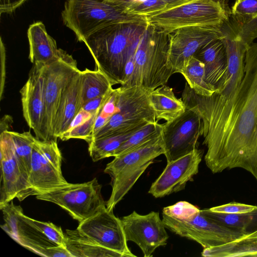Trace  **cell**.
Masks as SVG:
<instances>
[{"mask_svg": "<svg viewBox=\"0 0 257 257\" xmlns=\"http://www.w3.org/2000/svg\"><path fill=\"white\" fill-rule=\"evenodd\" d=\"M117 111L91 139L137 131L157 121L150 99L151 91L140 86L118 88Z\"/></svg>", "mask_w": 257, "mask_h": 257, "instance_id": "obj_8", "label": "cell"}, {"mask_svg": "<svg viewBox=\"0 0 257 257\" xmlns=\"http://www.w3.org/2000/svg\"><path fill=\"white\" fill-rule=\"evenodd\" d=\"M256 205L232 202L209 208L212 212L226 214H238L252 211Z\"/></svg>", "mask_w": 257, "mask_h": 257, "instance_id": "obj_39", "label": "cell"}, {"mask_svg": "<svg viewBox=\"0 0 257 257\" xmlns=\"http://www.w3.org/2000/svg\"><path fill=\"white\" fill-rule=\"evenodd\" d=\"M181 74L196 93L209 96L215 92V89L206 81L204 64L194 56L190 59Z\"/></svg>", "mask_w": 257, "mask_h": 257, "instance_id": "obj_30", "label": "cell"}, {"mask_svg": "<svg viewBox=\"0 0 257 257\" xmlns=\"http://www.w3.org/2000/svg\"><path fill=\"white\" fill-rule=\"evenodd\" d=\"M93 114L90 112L81 108L80 111L75 116L71 123H70L67 131L70 130L79 125L83 123L87 120H88Z\"/></svg>", "mask_w": 257, "mask_h": 257, "instance_id": "obj_42", "label": "cell"}, {"mask_svg": "<svg viewBox=\"0 0 257 257\" xmlns=\"http://www.w3.org/2000/svg\"><path fill=\"white\" fill-rule=\"evenodd\" d=\"M27 34L32 63L46 64L59 57L61 49L57 48L55 40L47 33L42 22L31 24Z\"/></svg>", "mask_w": 257, "mask_h": 257, "instance_id": "obj_22", "label": "cell"}, {"mask_svg": "<svg viewBox=\"0 0 257 257\" xmlns=\"http://www.w3.org/2000/svg\"><path fill=\"white\" fill-rule=\"evenodd\" d=\"M148 25L146 18L114 23L98 30L84 41L97 69L112 85H121L126 63L135 53Z\"/></svg>", "mask_w": 257, "mask_h": 257, "instance_id": "obj_2", "label": "cell"}, {"mask_svg": "<svg viewBox=\"0 0 257 257\" xmlns=\"http://www.w3.org/2000/svg\"><path fill=\"white\" fill-rule=\"evenodd\" d=\"M162 124L157 122L149 123L134 133L116 151L118 156L161 135Z\"/></svg>", "mask_w": 257, "mask_h": 257, "instance_id": "obj_31", "label": "cell"}, {"mask_svg": "<svg viewBox=\"0 0 257 257\" xmlns=\"http://www.w3.org/2000/svg\"><path fill=\"white\" fill-rule=\"evenodd\" d=\"M45 64H34L28 79L20 90L23 115L36 138L43 140L45 114Z\"/></svg>", "mask_w": 257, "mask_h": 257, "instance_id": "obj_18", "label": "cell"}, {"mask_svg": "<svg viewBox=\"0 0 257 257\" xmlns=\"http://www.w3.org/2000/svg\"><path fill=\"white\" fill-rule=\"evenodd\" d=\"M161 124L164 155L167 163L197 148L198 140L202 136V123L200 116L192 109L186 107L182 114Z\"/></svg>", "mask_w": 257, "mask_h": 257, "instance_id": "obj_12", "label": "cell"}, {"mask_svg": "<svg viewBox=\"0 0 257 257\" xmlns=\"http://www.w3.org/2000/svg\"><path fill=\"white\" fill-rule=\"evenodd\" d=\"M61 15L64 25L82 42L108 25L146 19L126 14L116 6L102 0H66Z\"/></svg>", "mask_w": 257, "mask_h": 257, "instance_id": "obj_6", "label": "cell"}, {"mask_svg": "<svg viewBox=\"0 0 257 257\" xmlns=\"http://www.w3.org/2000/svg\"><path fill=\"white\" fill-rule=\"evenodd\" d=\"M206 217L244 234L257 230V205L251 211L238 214H226L212 212L210 209L201 210Z\"/></svg>", "mask_w": 257, "mask_h": 257, "instance_id": "obj_27", "label": "cell"}, {"mask_svg": "<svg viewBox=\"0 0 257 257\" xmlns=\"http://www.w3.org/2000/svg\"><path fill=\"white\" fill-rule=\"evenodd\" d=\"M81 84L82 106L92 99L105 95L112 89L108 77L99 69L81 71Z\"/></svg>", "mask_w": 257, "mask_h": 257, "instance_id": "obj_26", "label": "cell"}, {"mask_svg": "<svg viewBox=\"0 0 257 257\" xmlns=\"http://www.w3.org/2000/svg\"><path fill=\"white\" fill-rule=\"evenodd\" d=\"M137 131L91 140L88 143V151L92 161L97 162L106 158L114 157L117 150Z\"/></svg>", "mask_w": 257, "mask_h": 257, "instance_id": "obj_29", "label": "cell"}, {"mask_svg": "<svg viewBox=\"0 0 257 257\" xmlns=\"http://www.w3.org/2000/svg\"><path fill=\"white\" fill-rule=\"evenodd\" d=\"M162 215L166 228L198 242L203 249L226 244L244 235L206 217L198 207L185 201L164 207Z\"/></svg>", "mask_w": 257, "mask_h": 257, "instance_id": "obj_3", "label": "cell"}, {"mask_svg": "<svg viewBox=\"0 0 257 257\" xmlns=\"http://www.w3.org/2000/svg\"><path fill=\"white\" fill-rule=\"evenodd\" d=\"M77 229L99 245L118 252L124 257H136L127 246L121 219L106 206L80 222Z\"/></svg>", "mask_w": 257, "mask_h": 257, "instance_id": "obj_14", "label": "cell"}, {"mask_svg": "<svg viewBox=\"0 0 257 257\" xmlns=\"http://www.w3.org/2000/svg\"><path fill=\"white\" fill-rule=\"evenodd\" d=\"M36 143L44 157L58 171H61L62 156L58 148L57 140H39Z\"/></svg>", "mask_w": 257, "mask_h": 257, "instance_id": "obj_38", "label": "cell"}, {"mask_svg": "<svg viewBox=\"0 0 257 257\" xmlns=\"http://www.w3.org/2000/svg\"><path fill=\"white\" fill-rule=\"evenodd\" d=\"M78 70L76 61L62 49L57 59L45 64V114L42 141L54 139V122L61 97Z\"/></svg>", "mask_w": 257, "mask_h": 257, "instance_id": "obj_10", "label": "cell"}, {"mask_svg": "<svg viewBox=\"0 0 257 257\" xmlns=\"http://www.w3.org/2000/svg\"><path fill=\"white\" fill-rule=\"evenodd\" d=\"M216 1H219L220 2H221L223 5H225L226 6L229 7V6H228V0H216Z\"/></svg>", "mask_w": 257, "mask_h": 257, "instance_id": "obj_46", "label": "cell"}, {"mask_svg": "<svg viewBox=\"0 0 257 257\" xmlns=\"http://www.w3.org/2000/svg\"><path fill=\"white\" fill-rule=\"evenodd\" d=\"M101 187L95 178L82 183H68L35 196L38 200L60 206L80 222L106 206L101 193Z\"/></svg>", "mask_w": 257, "mask_h": 257, "instance_id": "obj_9", "label": "cell"}, {"mask_svg": "<svg viewBox=\"0 0 257 257\" xmlns=\"http://www.w3.org/2000/svg\"><path fill=\"white\" fill-rule=\"evenodd\" d=\"M81 71L78 70L66 87L56 114L53 139L57 140L66 132L72 121L81 109Z\"/></svg>", "mask_w": 257, "mask_h": 257, "instance_id": "obj_19", "label": "cell"}, {"mask_svg": "<svg viewBox=\"0 0 257 257\" xmlns=\"http://www.w3.org/2000/svg\"><path fill=\"white\" fill-rule=\"evenodd\" d=\"M205 257L257 256V230L226 244L204 248Z\"/></svg>", "mask_w": 257, "mask_h": 257, "instance_id": "obj_24", "label": "cell"}, {"mask_svg": "<svg viewBox=\"0 0 257 257\" xmlns=\"http://www.w3.org/2000/svg\"><path fill=\"white\" fill-rule=\"evenodd\" d=\"M228 23L247 45H250L257 38V17L240 21L229 18Z\"/></svg>", "mask_w": 257, "mask_h": 257, "instance_id": "obj_34", "label": "cell"}, {"mask_svg": "<svg viewBox=\"0 0 257 257\" xmlns=\"http://www.w3.org/2000/svg\"><path fill=\"white\" fill-rule=\"evenodd\" d=\"M164 154V143L161 135L114 157L104 170L111 179L112 191L106 203L107 209L113 210L145 171L154 163V160Z\"/></svg>", "mask_w": 257, "mask_h": 257, "instance_id": "obj_5", "label": "cell"}, {"mask_svg": "<svg viewBox=\"0 0 257 257\" xmlns=\"http://www.w3.org/2000/svg\"><path fill=\"white\" fill-rule=\"evenodd\" d=\"M223 26H188L169 33L168 65L173 73L181 74L198 51L213 40L221 38Z\"/></svg>", "mask_w": 257, "mask_h": 257, "instance_id": "obj_11", "label": "cell"}, {"mask_svg": "<svg viewBox=\"0 0 257 257\" xmlns=\"http://www.w3.org/2000/svg\"><path fill=\"white\" fill-rule=\"evenodd\" d=\"M231 9L216 0H190L146 16L148 23L169 34L193 26L222 27Z\"/></svg>", "mask_w": 257, "mask_h": 257, "instance_id": "obj_7", "label": "cell"}, {"mask_svg": "<svg viewBox=\"0 0 257 257\" xmlns=\"http://www.w3.org/2000/svg\"><path fill=\"white\" fill-rule=\"evenodd\" d=\"M169 45V34L148 24L132 56V74L123 86L152 91L166 85L173 74L168 65Z\"/></svg>", "mask_w": 257, "mask_h": 257, "instance_id": "obj_4", "label": "cell"}, {"mask_svg": "<svg viewBox=\"0 0 257 257\" xmlns=\"http://www.w3.org/2000/svg\"><path fill=\"white\" fill-rule=\"evenodd\" d=\"M111 90L104 96L96 97L89 100L82 106V108L92 114L95 113L101 107Z\"/></svg>", "mask_w": 257, "mask_h": 257, "instance_id": "obj_40", "label": "cell"}, {"mask_svg": "<svg viewBox=\"0 0 257 257\" xmlns=\"http://www.w3.org/2000/svg\"><path fill=\"white\" fill-rule=\"evenodd\" d=\"M175 1H179V2H188L190 0H175Z\"/></svg>", "mask_w": 257, "mask_h": 257, "instance_id": "obj_47", "label": "cell"}, {"mask_svg": "<svg viewBox=\"0 0 257 257\" xmlns=\"http://www.w3.org/2000/svg\"><path fill=\"white\" fill-rule=\"evenodd\" d=\"M29 182L38 194L68 183L62 172L56 169L43 155L36 141L32 151Z\"/></svg>", "mask_w": 257, "mask_h": 257, "instance_id": "obj_21", "label": "cell"}, {"mask_svg": "<svg viewBox=\"0 0 257 257\" xmlns=\"http://www.w3.org/2000/svg\"><path fill=\"white\" fill-rule=\"evenodd\" d=\"M66 247L72 257H124L115 251L99 245L77 229L66 230Z\"/></svg>", "mask_w": 257, "mask_h": 257, "instance_id": "obj_25", "label": "cell"}, {"mask_svg": "<svg viewBox=\"0 0 257 257\" xmlns=\"http://www.w3.org/2000/svg\"><path fill=\"white\" fill-rule=\"evenodd\" d=\"M27 0H0V13H10Z\"/></svg>", "mask_w": 257, "mask_h": 257, "instance_id": "obj_41", "label": "cell"}, {"mask_svg": "<svg viewBox=\"0 0 257 257\" xmlns=\"http://www.w3.org/2000/svg\"><path fill=\"white\" fill-rule=\"evenodd\" d=\"M181 99L201 118L204 161L212 173L240 168L257 181V43L248 46L243 77L227 99L199 95L187 82Z\"/></svg>", "mask_w": 257, "mask_h": 257, "instance_id": "obj_1", "label": "cell"}, {"mask_svg": "<svg viewBox=\"0 0 257 257\" xmlns=\"http://www.w3.org/2000/svg\"><path fill=\"white\" fill-rule=\"evenodd\" d=\"M150 99L158 120L171 121L182 114L186 106L182 99L178 98L173 89L166 85L157 87L150 93Z\"/></svg>", "mask_w": 257, "mask_h": 257, "instance_id": "obj_23", "label": "cell"}, {"mask_svg": "<svg viewBox=\"0 0 257 257\" xmlns=\"http://www.w3.org/2000/svg\"><path fill=\"white\" fill-rule=\"evenodd\" d=\"M0 207L17 198L22 201L38 193L25 177L19 166L8 131L0 136Z\"/></svg>", "mask_w": 257, "mask_h": 257, "instance_id": "obj_13", "label": "cell"}, {"mask_svg": "<svg viewBox=\"0 0 257 257\" xmlns=\"http://www.w3.org/2000/svg\"><path fill=\"white\" fill-rule=\"evenodd\" d=\"M204 151L195 149L191 153L168 162L148 192L155 198H161L183 190L199 171Z\"/></svg>", "mask_w": 257, "mask_h": 257, "instance_id": "obj_17", "label": "cell"}, {"mask_svg": "<svg viewBox=\"0 0 257 257\" xmlns=\"http://www.w3.org/2000/svg\"><path fill=\"white\" fill-rule=\"evenodd\" d=\"M1 64L2 67L3 69L1 70V98H2L4 86L5 84V60L6 54L5 47L2 42V39L1 40Z\"/></svg>", "mask_w": 257, "mask_h": 257, "instance_id": "obj_44", "label": "cell"}, {"mask_svg": "<svg viewBox=\"0 0 257 257\" xmlns=\"http://www.w3.org/2000/svg\"><path fill=\"white\" fill-rule=\"evenodd\" d=\"M12 122L13 119L11 116L8 115H5L1 121V133L8 131V129L11 126Z\"/></svg>", "mask_w": 257, "mask_h": 257, "instance_id": "obj_45", "label": "cell"}, {"mask_svg": "<svg viewBox=\"0 0 257 257\" xmlns=\"http://www.w3.org/2000/svg\"><path fill=\"white\" fill-rule=\"evenodd\" d=\"M145 1V0H110L107 3L116 6L123 10L126 13V11L128 9Z\"/></svg>", "mask_w": 257, "mask_h": 257, "instance_id": "obj_43", "label": "cell"}, {"mask_svg": "<svg viewBox=\"0 0 257 257\" xmlns=\"http://www.w3.org/2000/svg\"><path fill=\"white\" fill-rule=\"evenodd\" d=\"M24 218L30 224L43 233L51 241L58 245L66 247V235L61 227L51 222L38 221L24 214Z\"/></svg>", "mask_w": 257, "mask_h": 257, "instance_id": "obj_35", "label": "cell"}, {"mask_svg": "<svg viewBox=\"0 0 257 257\" xmlns=\"http://www.w3.org/2000/svg\"><path fill=\"white\" fill-rule=\"evenodd\" d=\"M204 65L206 82L216 89L221 83L227 70V57L221 38L209 42L194 55Z\"/></svg>", "mask_w": 257, "mask_h": 257, "instance_id": "obj_20", "label": "cell"}, {"mask_svg": "<svg viewBox=\"0 0 257 257\" xmlns=\"http://www.w3.org/2000/svg\"><path fill=\"white\" fill-rule=\"evenodd\" d=\"M118 98V88H113L100 107L95 121L92 136L101 128L117 111Z\"/></svg>", "mask_w": 257, "mask_h": 257, "instance_id": "obj_33", "label": "cell"}, {"mask_svg": "<svg viewBox=\"0 0 257 257\" xmlns=\"http://www.w3.org/2000/svg\"><path fill=\"white\" fill-rule=\"evenodd\" d=\"M257 17V0H235L230 18L236 21Z\"/></svg>", "mask_w": 257, "mask_h": 257, "instance_id": "obj_37", "label": "cell"}, {"mask_svg": "<svg viewBox=\"0 0 257 257\" xmlns=\"http://www.w3.org/2000/svg\"><path fill=\"white\" fill-rule=\"evenodd\" d=\"M127 241L136 243L144 257H151L159 247L167 243L169 235L158 212L141 215L134 211L121 219Z\"/></svg>", "mask_w": 257, "mask_h": 257, "instance_id": "obj_15", "label": "cell"}, {"mask_svg": "<svg viewBox=\"0 0 257 257\" xmlns=\"http://www.w3.org/2000/svg\"><path fill=\"white\" fill-rule=\"evenodd\" d=\"M175 0H145L126 11L128 15L146 17L158 12L184 3Z\"/></svg>", "mask_w": 257, "mask_h": 257, "instance_id": "obj_32", "label": "cell"}, {"mask_svg": "<svg viewBox=\"0 0 257 257\" xmlns=\"http://www.w3.org/2000/svg\"><path fill=\"white\" fill-rule=\"evenodd\" d=\"M100 107L86 121L77 127L65 132L59 138L62 141H67L71 139H82L88 143L91 141L95 121Z\"/></svg>", "mask_w": 257, "mask_h": 257, "instance_id": "obj_36", "label": "cell"}, {"mask_svg": "<svg viewBox=\"0 0 257 257\" xmlns=\"http://www.w3.org/2000/svg\"><path fill=\"white\" fill-rule=\"evenodd\" d=\"M5 221L1 227L10 236L25 248L41 256L54 257L58 245L51 241L24 218L20 206L12 201L0 207Z\"/></svg>", "mask_w": 257, "mask_h": 257, "instance_id": "obj_16", "label": "cell"}, {"mask_svg": "<svg viewBox=\"0 0 257 257\" xmlns=\"http://www.w3.org/2000/svg\"><path fill=\"white\" fill-rule=\"evenodd\" d=\"M14 146L15 152L21 169L29 181L31 170V160L34 145L37 138L30 131L20 133L9 131Z\"/></svg>", "mask_w": 257, "mask_h": 257, "instance_id": "obj_28", "label": "cell"}]
</instances>
